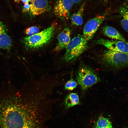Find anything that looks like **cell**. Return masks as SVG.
Returning <instances> with one entry per match:
<instances>
[{
    "mask_svg": "<svg viewBox=\"0 0 128 128\" xmlns=\"http://www.w3.org/2000/svg\"><path fill=\"white\" fill-rule=\"evenodd\" d=\"M49 105L43 91L4 83L0 86V128H44Z\"/></svg>",
    "mask_w": 128,
    "mask_h": 128,
    "instance_id": "1",
    "label": "cell"
},
{
    "mask_svg": "<svg viewBox=\"0 0 128 128\" xmlns=\"http://www.w3.org/2000/svg\"><path fill=\"white\" fill-rule=\"evenodd\" d=\"M15 23L13 19L0 14V55L6 58L15 59L18 57Z\"/></svg>",
    "mask_w": 128,
    "mask_h": 128,
    "instance_id": "2",
    "label": "cell"
},
{
    "mask_svg": "<svg viewBox=\"0 0 128 128\" xmlns=\"http://www.w3.org/2000/svg\"><path fill=\"white\" fill-rule=\"evenodd\" d=\"M55 29L54 25H51L43 31L30 36H26L21 42L28 50L38 49L49 42L52 37Z\"/></svg>",
    "mask_w": 128,
    "mask_h": 128,
    "instance_id": "3",
    "label": "cell"
},
{
    "mask_svg": "<svg viewBox=\"0 0 128 128\" xmlns=\"http://www.w3.org/2000/svg\"><path fill=\"white\" fill-rule=\"evenodd\" d=\"M87 41L80 34L71 40L63 58L65 62L74 61L79 56L87 49Z\"/></svg>",
    "mask_w": 128,
    "mask_h": 128,
    "instance_id": "4",
    "label": "cell"
},
{
    "mask_svg": "<svg viewBox=\"0 0 128 128\" xmlns=\"http://www.w3.org/2000/svg\"><path fill=\"white\" fill-rule=\"evenodd\" d=\"M101 60L104 65L112 68L119 69L128 67V54L109 50L103 53Z\"/></svg>",
    "mask_w": 128,
    "mask_h": 128,
    "instance_id": "5",
    "label": "cell"
},
{
    "mask_svg": "<svg viewBox=\"0 0 128 128\" xmlns=\"http://www.w3.org/2000/svg\"><path fill=\"white\" fill-rule=\"evenodd\" d=\"M77 75L78 83L83 91H86L100 80L99 76L91 68L83 63L80 65Z\"/></svg>",
    "mask_w": 128,
    "mask_h": 128,
    "instance_id": "6",
    "label": "cell"
},
{
    "mask_svg": "<svg viewBox=\"0 0 128 128\" xmlns=\"http://www.w3.org/2000/svg\"><path fill=\"white\" fill-rule=\"evenodd\" d=\"M105 18L103 16L98 15L89 21L84 27L83 36L87 41L91 39Z\"/></svg>",
    "mask_w": 128,
    "mask_h": 128,
    "instance_id": "7",
    "label": "cell"
},
{
    "mask_svg": "<svg viewBox=\"0 0 128 128\" xmlns=\"http://www.w3.org/2000/svg\"><path fill=\"white\" fill-rule=\"evenodd\" d=\"M96 43L112 51L128 54V43L122 41L100 39Z\"/></svg>",
    "mask_w": 128,
    "mask_h": 128,
    "instance_id": "8",
    "label": "cell"
},
{
    "mask_svg": "<svg viewBox=\"0 0 128 128\" xmlns=\"http://www.w3.org/2000/svg\"><path fill=\"white\" fill-rule=\"evenodd\" d=\"M74 3L72 0H58L54 8L55 14L59 17H66Z\"/></svg>",
    "mask_w": 128,
    "mask_h": 128,
    "instance_id": "9",
    "label": "cell"
},
{
    "mask_svg": "<svg viewBox=\"0 0 128 128\" xmlns=\"http://www.w3.org/2000/svg\"><path fill=\"white\" fill-rule=\"evenodd\" d=\"M30 4V12L34 15H37L46 12L48 8L47 0H34Z\"/></svg>",
    "mask_w": 128,
    "mask_h": 128,
    "instance_id": "10",
    "label": "cell"
},
{
    "mask_svg": "<svg viewBox=\"0 0 128 128\" xmlns=\"http://www.w3.org/2000/svg\"><path fill=\"white\" fill-rule=\"evenodd\" d=\"M71 31L68 27L64 28L58 37V42L55 48V50L58 51L66 48L70 40Z\"/></svg>",
    "mask_w": 128,
    "mask_h": 128,
    "instance_id": "11",
    "label": "cell"
},
{
    "mask_svg": "<svg viewBox=\"0 0 128 128\" xmlns=\"http://www.w3.org/2000/svg\"><path fill=\"white\" fill-rule=\"evenodd\" d=\"M103 31L105 35L111 38L127 42L122 35L112 27L109 26H105L103 27Z\"/></svg>",
    "mask_w": 128,
    "mask_h": 128,
    "instance_id": "12",
    "label": "cell"
},
{
    "mask_svg": "<svg viewBox=\"0 0 128 128\" xmlns=\"http://www.w3.org/2000/svg\"><path fill=\"white\" fill-rule=\"evenodd\" d=\"M85 5V3H82L78 11L72 16L71 20L73 25L79 26L82 24L83 23L82 15Z\"/></svg>",
    "mask_w": 128,
    "mask_h": 128,
    "instance_id": "13",
    "label": "cell"
},
{
    "mask_svg": "<svg viewBox=\"0 0 128 128\" xmlns=\"http://www.w3.org/2000/svg\"><path fill=\"white\" fill-rule=\"evenodd\" d=\"M79 102L78 96L75 93L69 94L66 96L64 100L65 106L67 109L78 105Z\"/></svg>",
    "mask_w": 128,
    "mask_h": 128,
    "instance_id": "14",
    "label": "cell"
},
{
    "mask_svg": "<svg viewBox=\"0 0 128 128\" xmlns=\"http://www.w3.org/2000/svg\"><path fill=\"white\" fill-rule=\"evenodd\" d=\"M95 128H113L111 122L108 118L101 117L97 120Z\"/></svg>",
    "mask_w": 128,
    "mask_h": 128,
    "instance_id": "15",
    "label": "cell"
},
{
    "mask_svg": "<svg viewBox=\"0 0 128 128\" xmlns=\"http://www.w3.org/2000/svg\"><path fill=\"white\" fill-rule=\"evenodd\" d=\"M123 17L121 24L124 30L128 32V9L123 10L121 12Z\"/></svg>",
    "mask_w": 128,
    "mask_h": 128,
    "instance_id": "16",
    "label": "cell"
},
{
    "mask_svg": "<svg viewBox=\"0 0 128 128\" xmlns=\"http://www.w3.org/2000/svg\"><path fill=\"white\" fill-rule=\"evenodd\" d=\"M39 29L38 27L33 26L26 28L24 32L27 36H30L39 32Z\"/></svg>",
    "mask_w": 128,
    "mask_h": 128,
    "instance_id": "17",
    "label": "cell"
},
{
    "mask_svg": "<svg viewBox=\"0 0 128 128\" xmlns=\"http://www.w3.org/2000/svg\"><path fill=\"white\" fill-rule=\"evenodd\" d=\"M77 84V82L73 78H71L65 83L64 88L66 90H72L76 87Z\"/></svg>",
    "mask_w": 128,
    "mask_h": 128,
    "instance_id": "18",
    "label": "cell"
},
{
    "mask_svg": "<svg viewBox=\"0 0 128 128\" xmlns=\"http://www.w3.org/2000/svg\"><path fill=\"white\" fill-rule=\"evenodd\" d=\"M30 7V4L28 3L24 4L22 10V12L23 13H25L29 11Z\"/></svg>",
    "mask_w": 128,
    "mask_h": 128,
    "instance_id": "19",
    "label": "cell"
},
{
    "mask_svg": "<svg viewBox=\"0 0 128 128\" xmlns=\"http://www.w3.org/2000/svg\"><path fill=\"white\" fill-rule=\"evenodd\" d=\"M34 0H15L16 2H18L20 1H22L24 4L28 3L29 2H32Z\"/></svg>",
    "mask_w": 128,
    "mask_h": 128,
    "instance_id": "20",
    "label": "cell"
},
{
    "mask_svg": "<svg viewBox=\"0 0 128 128\" xmlns=\"http://www.w3.org/2000/svg\"><path fill=\"white\" fill-rule=\"evenodd\" d=\"M74 3L77 4L80 2L82 0H72Z\"/></svg>",
    "mask_w": 128,
    "mask_h": 128,
    "instance_id": "21",
    "label": "cell"
},
{
    "mask_svg": "<svg viewBox=\"0 0 128 128\" xmlns=\"http://www.w3.org/2000/svg\"><path fill=\"white\" fill-rule=\"evenodd\" d=\"M104 2H107L109 1V0H102Z\"/></svg>",
    "mask_w": 128,
    "mask_h": 128,
    "instance_id": "22",
    "label": "cell"
},
{
    "mask_svg": "<svg viewBox=\"0 0 128 128\" xmlns=\"http://www.w3.org/2000/svg\"></svg>",
    "mask_w": 128,
    "mask_h": 128,
    "instance_id": "23",
    "label": "cell"
}]
</instances>
